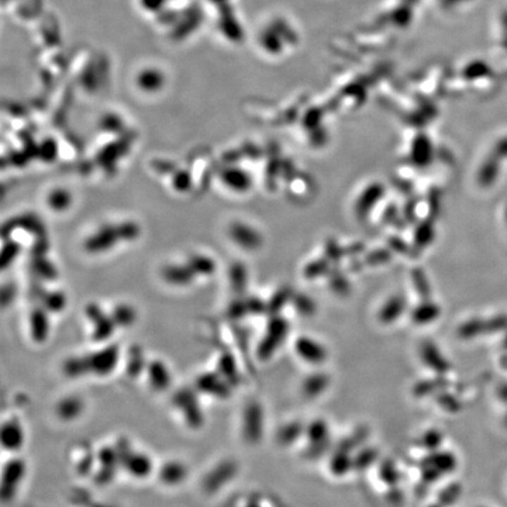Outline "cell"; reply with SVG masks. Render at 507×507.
<instances>
[{
  "label": "cell",
  "mask_w": 507,
  "mask_h": 507,
  "mask_svg": "<svg viewBox=\"0 0 507 507\" xmlns=\"http://www.w3.org/2000/svg\"><path fill=\"white\" fill-rule=\"evenodd\" d=\"M457 468V458L447 451H432L423 459L420 472L425 482H436Z\"/></svg>",
  "instance_id": "cell-1"
},
{
  "label": "cell",
  "mask_w": 507,
  "mask_h": 507,
  "mask_svg": "<svg viewBox=\"0 0 507 507\" xmlns=\"http://www.w3.org/2000/svg\"><path fill=\"white\" fill-rule=\"evenodd\" d=\"M196 389H182L177 391L173 397V405L181 412L183 420L190 429H200L204 425V412L197 398Z\"/></svg>",
  "instance_id": "cell-2"
},
{
  "label": "cell",
  "mask_w": 507,
  "mask_h": 507,
  "mask_svg": "<svg viewBox=\"0 0 507 507\" xmlns=\"http://www.w3.org/2000/svg\"><path fill=\"white\" fill-rule=\"evenodd\" d=\"M89 373L96 377H107L115 371L120 362L118 345H106L87 356Z\"/></svg>",
  "instance_id": "cell-3"
},
{
  "label": "cell",
  "mask_w": 507,
  "mask_h": 507,
  "mask_svg": "<svg viewBox=\"0 0 507 507\" xmlns=\"http://www.w3.org/2000/svg\"><path fill=\"white\" fill-rule=\"evenodd\" d=\"M264 431V413L258 403L251 401L243 410L242 436L246 443H260Z\"/></svg>",
  "instance_id": "cell-4"
},
{
  "label": "cell",
  "mask_w": 507,
  "mask_h": 507,
  "mask_svg": "<svg viewBox=\"0 0 507 507\" xmlns=\"http://www.w3.org/2000/svg\"><path fill=\"white\" fill-rule=\"evenodd\" d=\"M288 327L283 320H274L268 327L267 334L257 348V357L261 361H268L277 351L280 345L284 341Z\"/></svg>",
  "instance_id": "cell-5"
},
{
  "label": "cell",
  "mask_w": 507,
  "mask_h": 507,
  "mask_svg": "<svg viewBox=\"0 0 507 507\" xmlns=\"http://www.w3.org/2000/svg\"><path fill=\"white\" fill-rule=\"evenodd\" d=\"M26 472V465L20 458H14L7 461L3 468V482L1 492L4 499H12L17 493L18 486L20 485Z\"/></svg>",
  "instance_id": "cell-6"
},
{
  "label": "cell",
  "mask_w": 507,
  "mask_h": 507,
  "mask_svg": "<svg viewBox=\"0 0 507 507\" xmlns=\"http://www.w3.org/2000/svg\"><path fill=\"white\" fill-rule=\"evenodd\" d=\"M195 389L197 392H204L211 397L225 399L230 396L232 385L215 371V373H204L197 377Z\"/></svg>",
  "instance_id": "cell-7"
},
{
  "label": "cell",
  "mask_w": 507,
  "mask_h": 507,
  "mask_svg": "<svg viewBox=\"0 0 507 507\" xmlns=\"http://www.w3.org/2000/svg\"><path fill=\"white\" fill-rule=\"evenodd\" d=\"M120 461L125 471L133 478H147L154 468L151 458L144 452H127L123 457H120Z\"/></svg>",
  "instance_id": "cell-8"
},
{
  "label": "cell",
  "mask_w": 507,
  "mask_h": 507,
  "mask_svg": "<svg viewBox=\"0 0 507 507\" xmlns=\"http://www.w3.org/2000/svg\"><path fill=\"white\" fill-rule=\"evenodd\" d=\"M146 375H147L148 384L154 391L162 392L168 390L172 385V373L168 366L161 359H154L147 363L146 366Z\"/></svg>",
  "instance_id": "cell-9"
},
{
  "label": "cell",
  "mask_w": 507,
  "mask_h": 507,
  "mask_svg": "<svg viewBox=\"0 0 507 507\" xmlns=\"http://www.w3.org/2000/svg\"><path fill=\"white\" fill-rule=\"evenodd\" d=\"M295 351L299 358L310 364H322L327 358V349L313 338L299 337L295 342Z\"/></svg>",
  "instance_id": "cell-10"
},
{
  "label": "cell",
  "mask_w": 507,
  "mask_h": 507,
  "mask_svg": "<svg viewBox=\"0 0 507 507\" xmlns=\"http://www.w3.org/2000/svg\"><path fill=\"white\" fill-rule=\"evenodd\" d=\"M419 355H420L423 363L430 370H432L433 373H436L439 376L446 373L450 370V363L445 358V356L442 353L439 348L432 342H425L420 346Z\"/></svg>",
  "instance_id": "cell-11"
},
{
  "label": "cell",
  "mask_w": 507,
  "mask_h": 507,
  "mask_svg": "<svg viewBox=\"0 0 507 507\" xmlns=\"http://www.w3.org/2000/svg\"><path fill=\"white\" fill-rule=\"evenodd\" d=\"M25 432L20 422L17 419H8L1 427V445L4 450L17 452L24 446Z\"/></svg>",
  "instance_id": "cell-12"
},
{
  "label": "cell",
  "mask_w": 507,
  "mask_h": 507,
  "mask_svg": "<svg viewBox=\"0 0 507 507\" xmlns=\"http://www.w3.org/2000/svg\"><path fill=\"white\" fill-rule=\"evenodd\" d=\"M187 468L180 461H167L158 470V478L167 486L180 485L186 479Z\"/></svg>",
  "instance_id": "cell-13"
},
{
  "label": "cell",
  "mask_w": 507,
  "mask_h": 507,
  "mask_svg": "<svg viewBox=\"0 0 507 507\" xmlns=\"http://www.w3.org/2000/svg\"><path fill=\"white\" fill-rule=\"evenodd\" d=\"M330 384V377L327 373H315L306 377L302 384V392L306 397L316 398L327 390Z\"/></svg>",
  "instance_id": "cell-14"
},
{
  "label": "cell",
  "mask_w": 507,
  "mask_h": 507,
  "mask_svg": "<svg viewBox=\"0 0 507 507\" xmlns=\"http://www.w3.org/2000/svg\"><path fill=\"white\" fill-rule=\"evenodd\" d=\"M218 369L215 370L220 376L223 377L232 387L239 383V373L235 358L229 352H223L218 357Z\"/></svg>",
  "instance_id": "cell-15"
},
{
  "label": "cell",
  "mask_w": 507,
  "mask_h": 507,
  "mask_svg": "<svg viewBox=\"0 0 507 507\" xmlns=\"http://www.w3.org/2000/svg\"><path fill=\"white\" fill-rule=\"evenodd\" d=\"M84 403L79 397H65L56 405V415L63 420H74L84 411Z\"/></svg>",
  "instance_id": "cell-16"
},
{
  "label": "cell",
  "mask_w": 507,
  "mask_h": 507,
  "mask_svg": "<svg viewBox=\"0 0 507 507\" xmlns=\"http://www.w3.org/2000/svg\"><path fill=\"white\" fill-rule=\"evenodd\" d=\"M306 438L309 440V445H325L330 444L329 439V426L322 419H317L310 423L306 427Z\"/></svg>",
  "instance_id": "cell-17"
},
{
  "label": "cell",
  "mask_w": 507,
  "mask_h": 507,
  "mask_svg": "<svg viewBox=\"0 0 507 507\" xmlns=\"http://www.w3.org/2000/svg\"><path fill=\"white\" fill-rule=\"evenodd\" d=\"M303 433H306V427L299 422L289 423L278 430L277 442L281 445H290L295 443Z\"/></svg>",
  "instance_id": "cell-18"
},
{
  "label": "cell",
  "mask_w": 507,
  "mask_h": 507,
  "mask_svg": "<svg viewBox=\"0 0 507 507\" xmlns=\"http://www.w3.org/2000/svg\"><path fill=\"white\" fill-rule=\"evenodd\" d=\"M351 468H353V458L350 456V452L339 450L331 457L330 471L334 475H344Z\"/></svg>",
  "instance_id": "cell-19"
},
{
  "label": "cell",
  "mask_w": 507,
  "mask_h": 507,
  "mask_svg": "<svg viewBox=\"0 0 507 507\" xmlns=\"http://www.w3.org/2000/svg\"><path fill=\"white\" fill-rule=\"evenodd\" d=\"M63 373L70 378H79V377L84 376L89 373V366H88L87 356L86 357H73V358L67 359L63 364Z\"/></svg>",
  "instance_id": "cell-20"
},
{
  "label": "cell",
  "mask_w": 507,
  "mask_h": 507,
  "mask_svg": "<svg viewBox=\"0 0 507 507\" xmlns=\"http://www.w3.org/2000/svg\"><path fill=\"white\" fill-rule=\"evenodd\" d=\"M445 380L442 377L433 378V380H425L415 384L413 387V394L417 397H426L431 394H440L444 387H445Z\"/></svg>",
  "instance_id": "cell-21"
},
{
  "label": "cell",
  "mask_w": 507,
  "mask_h": 507,
  "mask_svg": "<svg viewBox=\"0 0 507 507\" xmlns=\"http://www.w3.org/2000/svg\"><path fill=\"white\" fill-rule=\"evenodd\" d=\"M403 308H404V303L401 299H392L382 309L380 320L384 323L394 322L401 315Z\"/></svg>",
  "instance_id": "cell-22"
},
{
  "label": "cell",
  "mask_w": 507,
  "mask_h": 507,
  "mask_svg": "<svg viewBox=\"0 0 507 507\" xmlns=\"http://www.w3.org/2000/svg\"><path fill=\"white\" fill-rule=\"evenodd\" d=\"M438 309L432 304H426V306H420L415 310V313L412 315V318L415 323L426 324L434 320L438 316Z\"/></svg>",
  "instance_id": "cell-23"
},
{
  "label": "cell",
  "mask_w": 507,
  "mask_h": 507,
  "mask_svg": "<svg viewBox=\"0 0 507 507\" xmlns=\"http://www.w3.org/2000/svg\"><path fill=\"white\" fill-rule=\"evenodd\" d=\"M443 443V434L438 430H429L420 437V445L430 452L438 450Z\"/></svg>",
  "instance_id": "cell-24"
},
{
  "label": "cell",
  "mask_w": 507,
  "mask_h": 507,
  "mask_svg": "<svg viewBox=\"0 0 507 507\" xmlns=\"http://www.w3.org/2000/svg\"><path fill=\"white\" fill-rule=\"evenodd\" d=\"M377 457H378V452L371 447L366 450L359 451L358 454L353 459V468L362 471L364 468H369L370 465H373L376 461Z\"/></svg>",
  "instance_id": "cell-25"
},
{
  "label": "cell",
  "mask_w": 507,
  "mask_h": 507,
  "mask_svg": "<svg viewBox=\"0 0 507 507\" xmlns=\"http://www.w3.org/2000/svg\"><path fill=\"white\" fill-rule=\"evenodd\" d=\"M380 475L384 482L387 485H396L399 482V472L390 461L383 463L380 466Z\"/></svg>",
  "instance_id": "cell-26"
},
{
  "label": "cell",
  "mask_w": 507,
  "mask_h": 507,
  "mask_svg": "<svg viewBox=\"0 0 507 507\" xmlns=\"http://www.w3.org/2000/svg\"><path fill=\"white\" fill-rule=\"evenodd\" d=\"M436 401L438 406L445 410V411L453 412L459 408L457 399L454 398V396L445 394V392H440V394H437Z\"/></svg>",
  "instance_id": "cell-27"
},
{
  "label": "cell",
  "mask_w": 507,
  "mask_h": 507,
  "mask_svg": "<svg viewBox=\"0 0 507 507\" xmlns=\"http://www.w3.org/2000/svg\"><path fill=\"white\" fill-rule=\"evenodd\" d=\"M366 436H368V431H365V430L359 431V432L355 433V434H352L351 437H349L346 439L343 440L338 449H339V450L346 451V452H350V450L358 446L359 444L362 443V440L365 439Z\"/></svg>",
  "instance_id": "cell-28"
},
{
  "label": "cell",
  "mask_w": 507,
  "mask_h": 507,
  "mask_svg": "<svg viewBox=\"0 0 507 507\" xmlns=\"http://www.w3.org/2000/svg\"><path fill=\"white\" fill-rule=\"evenodd\" d=\"M458 492H459V489H458L457 486H447L443 492H440V505L453 503L454 500L457 499Z\"/></svg>",
  "instance_id": "cell-29"
}]
</instances>
